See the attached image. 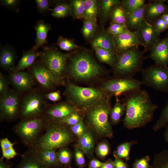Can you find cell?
<instances>
[{"instance_id": "obj_28", "label": "cell", "mask_w": 168, "mask_h": 168, "mask_svg": "<svg viewBox=\"0 0 168 168\" xmlns=\"http://www.w3.org/2000/svg\"><path fill=\"white\" fill-rule=\"evenodd\" d=\"M129 13L122 2L112 8L109 17L111 22L125 24Z\"/></svg>"}, {"instance_id": "obj_5", "label": "cell", "mask_w": 168, "mask_h": 168, "mask_svg": "<svg viewBox=\"0 0 168 168\" xmlns=\"http://www.w3.org/2000/svg\"><path fill=\"white\" fill-rule=\"evenodd\" d=\"M145 52L135 48L118 55L114 67V74L117 77L133 78L143 69Z\"/></svg>"}, {"instance_id": "obj_22", "label": "cell", "mask_w": 168, "mask_h": 168, "mask_svg": "<svg viewBox=\"0 0 168 168\" xmlns=\"http://www.w3.org/2000/svg\"><path fill=\"white\" fill-rule=\"evenodd\" d=\"M21 156L16 168H51L31 150L29 149Z\"/></svg>"}, {"instance_id": "obj_26", "label": "cell", "mask_w": 168, "mask_h": 168, "mask_svg": "<svg viewBox=\"0 0 168 168\" xmlns=\"http://www.w3.org/2000/svg\"><path fill=\"white\" fill-rule=\"evenodd\" d=\"M147 3L140 9L128 14L126 24L129 28L138 29L144 20V13Z\"/></svg>"}, {"instance_id": "obj_24", "label": "cell", "mask_w": 168, "mask_h": 168, "mask_svg": "<svg viewBox=\"0 0 168 168\" xmlns=\"http://www.w3.org/2000/svg\"><path fill=\"white\" fill-rule=\"evenodd\" d=\"M91 43L94 48L99 47L108 50L116 56L113 37L107 31L102 32L94 38Z\"/></svg>"}, {"instance_id": "obj_25", "label": "cell", "mask_w": 168, "mask_h": 168, "mask_svg": "<svg viewBox=\"0 0 168 168\" xmlns=\"http://www.w3.org/2000/svg\"><path fill=\"white\" fill-rule=\"evenodd\" d=\"M39 51L32 47L29 50L24 51L22 56L15 67L14 72L21 71L26 68L31 67L35 62L39 56Z\"/></svg>"}, {"instance_id": "obj_50", "label": "cell", "mask_w": 168, "mask_h": 168, "mask_svg": "<svg viewBox=\"0 0 168 168\" xmlns=\"http://www.w3.org/2000/svg\"><path fill=\"white\" fill-rule=\"evenodd\" d=\"M149 156H146L139 159H136L132 165L133 168H151L149 162Z\"/></svg>"}, {"instance_id": "obj_54", "label": "cell", "mask_w": 168, "mask_h": 168, "mask_svg": "<svg viewBox=\"0 0 168 168\" xmlns=\"http://www.w3.org/2000/svg\"><path fill=\"white\" fill-rule=\"evenodd\" d=\"M104 162L94 157L90 160L89 163V168H101Z\"/></svg>"}, {"instance_id": "obj_16", "label": "cell", "mask_w": 168, "mask_h": 168, "mask_svg": "<svg viewBox=\"0 0 168 168\" xmlns=\"http://www.w3.org/2000/svg\"><path fill=\"white\" fill-rule=\"evenodd\" d=\"M79 111H82L77 108L71 103L63 102L47 107L44 116L49 121L58 122L72 113Z\"/></svg>"}, {"instance_id": "obj_3", "label": "cell", "mask_w": 168, "mask_h": 168, "mask_svg": "<svg viewBox=\"0 0 168 168\" xmlns=\"http://www.w3.org/2000/svg\"><path fill=\"white\" fill-rule=\"evenodd\" d=\"M110 98H106L97 102L84 112V122L97 139L111 138L113 137L112 127L109 120L112 108Z\"/></svg>"}, {"instance_id": "obj_48", "label": "cell", "mask_w": 168, "mask_h": 168, "mask_svg": "<svg viewBox=\"0 0 168 168\" xmlns=\"http://www.w3.org/2000/svg\"><path fill=\"white\" fill-rule=\"evenodd\" d=\"M37 10L41 14H44L49 11H51V9L50 7L52 1L49 0H35Z\"/></svg>"}, {"instance_id": "obj_35", "label": "cell", "mask_w": 168, "mask_h": 168, "mask_svg": "<svg viewBox=\"0 0 168 168\" xmlns=\"http://www.w3.org/2000/svg\"><path fill=\"white\" fill-rule=\"evenodd\" d=\"M151 168H168V150L155 155Z\"/></svg>"}, {"instance_id": "obj_52", "label": "cell", "mask_w": 168, "mask_h": 168, "mask_svg": "<svg viewBox=\"0 0 168 168\" xmlns=\"http://www.w3.org/2000/svg\"><path fill=\"white\" fill-rule=\"evenodd\" d=\"M9 90L8 82L2 72L0 73V96L6 94Z\"/></svg>"}, {"instance_id": "obj_61", "label": "cell", "mask_w": 168, "mask_h": 168, "mask_svg": "<svg viewBox=\"0 0 168 168\" xmlns=\"http://www.w3.org/2000/svg\"><path fill=\"white\" fill-rule=\"evenodd\" d=\"M166 2L167 3V4L168 5V0H166Z\"/></svg>"}, {"instance_id": "obj_14", "label": "cell", "mask_w": 168, "mask_h": 168, "mask_svg": "<svg viewBox=\"0 0 168 168\" xmlns=\"http://www.w3.org/2000/svg\"><path fill=\"white\" fill-rule=\"evenodd\" d=\"M115 46L116 56L132 49L143 46L142 40L135 31L129 29L121 34L113 37Z\"/></svg>"}, {"instance_id": "obj_33", "label": "cell", "mask_w": 168, "mask_h": 168, "mask_svg": "<svg viewBox=\"0 0 168 168\" xmlns=\"http://www.w3.org/2000/svg\"><path fill=\"white\" fill-rule=\"evenodd\" d=\"M51 15L57 18H63L70 15L72 10L70 5L65 3H58L51 9Z\"/></svg>"}, {"instance_id": "obj_18", "label": "cell", "mask_w": 168, "mask_h": 168, "mask_svg": "<svg viewBox=\"0 0 168 168\" xmlns=\"http://www.w3.org/2000/svg\"><path fill=\"white\" fill-rule=\"evenodd\" d=\"M10 80L13 86L20 91H31L35 85V80L32 74L21 71L12 72Z\"/></svg>"}, {"instance_id": "obj_21", "label": "cell", "mask_w": 168, "mask_h": 168, "mask_svg": "<svg viewBox=\"0 0 168 168\" xmlns=\"http://www.w3.org/2000/svg\"><path fill=\"white\" fill-rule=\"evenodd\" d=\"M16 54L13 47L8 44L0 46V66L3 70L14 72Z\"/></svg>"}, {"instance_id": "obj_30", "label": "cell", "mask_w": 168, "mask_h": 168, "mask_svg": "<svg viewBox=\"0 0 168 168\" xmlns=\"http://www.w3.org/2000/svg\"><path fill=\"white\" fill-rule=\"evenodd\" d=\"M137 142L133 141L125 142L119 145L114 151L113 155L115 158L120 159L128 161L130 159V152L131 147Z\"/></svg>"}, {"instance_id": "obj_47", "label": "cell", "mask_w": 168, "mask_h": 168, "mask_svg": "<svg viewBox=\"0 0 168 168\" xmlns=\"http://www.w3.org/2000/svg\"><path fill=\"white\" fill-rule=\"evenodd\" d=\"M21 2L19 0H1L0 5L6 9L15 12H19V7Z\"/></svg>"}, {"instance_id": "obj_17", "label": "cell", "mask_w": 168, "mask_h": 168, "mask_svg": "<svg viewBox=\"0 0 168 168\" xmlns=\"http://www.w3.org/2000/svg\"><path fill=\"white\" fill-rule=\"evenodd\" d=\"M146 59L150 58L155 64L163 67L168 65V35L160 40L153 46Z\"/></svg>"}, {"instance_id": "obj_2", "label": "cell", "mask_w": 168, "mask_h": 168, "mask_svg": "<svg viewBox=\"0 0 168 168\" xmlns=\"http://www.w3.org/2000/svg\"><path fill=\"white\" fill-rule=\"evenodd\" d=\"M44 132L29 149L35 151L57 150L78 140L69 126L59 122L49 121Z\"/></svg>"}, {"instance_id": "obj_57", "label": "cell", "mask_w": 168, "mask_h": 168, "mask_svg": "<svg viewBox=\"0 0 168 168\" xmlns=\"http://www.w3.org/2000/svg\"><path fill=\"white\" fill-rule=\"evenodd\" d=\"M101 168H114V162L111 159H109L104 162Z\"/></svg>"}, {"instance_id": "obj_51", "label": "cell", "mask_w": 168, "mask_h": 168, "mask_svg": "<svg viewBox=\"0 0 168 168\" xmlns=\"http://www.w3.org/2000/svg\"><path fill=\"white\" fill-rule=\"evenodd\" d=\"M152 22L156 30L160 34L168 29V27L166 22L161 17Z\"/></svg>"}, {"instance_id": "obj_23", "label": "cell", "mask_w": 168, "mask_h": 168, "mask_svg": "<svg viewBox=\"0 0 168 168\" xmlns=\"http://www.w3.org/2000/svg\"><path fill=\"white\" fill-rule=\"evenodd\" d=\"M36 31L35 44L32 47L35 50L43 47L48 43L47 36L49 30L51 29V25L43 20H39L36 22L34 27Z\"/></svg>"}, {"instance_id": "obj_49", "label": "cell", "mask_w": 168, "mask_h": 168, "mask_svg": "<svg viewBox=\"0 0 168 168\" xmlns=\"http://www.w3.org/2000/svg\"><path fill=\"white\" fill-rule=\"evenodd\" d=\"M13 146H9L7 147L1 149L2 151V156L1 159H6L9 160L14 158L17 155H21L18 153L13 147Z\"/></svg>"}, {"instance_id": "obj_58", "label": "cell", "mask_w": 168, "mask_h": 168, "mask_svg": "<svg viewBox=\"0 0 168 168\" xmlns=\"http://www.w3.org/2000/svg\"><path fill=\"white\" fill-rule=\"evenodd\" d=\"M165 126L166 127L164 133V138L165 141L168 143V124Z\"/></svg>"}, {"instance_id": "obj_15", "label": "cell", "mask_w": 168, "mask_h": 168, "mask_svg": "<svg viewBox=\"0 0 168 168\" xmlns=\"http://www.w3.org/2000/svg\"><path fill=\"white\" fill-rule=\"evenodd\" d=\"M134 31L141 38L145 52L150 51L160 40V34L156 30L152 23L145 20L140 26Z\"/></svg>"}, {"instance_id": "obj_1", "label": "cell", "mask_w": 168, "mask_h": 168, "mask_svg": "<svg viewBox=\"0 0 168 168\" xmlns=\"http://www.w3.org/2000/svg\"><path fill=\"white\" fill-rule=\"evenodd\" d=\"M124 94L126 110L124 126L129 129L145 126L152 120L158 106L152 102L145 90L139 89Z\"/></svg>"}, {"instance_id": "obj_45", "label": "cell", "mask_w": 168, "mask_h": 168, "mask_svg": "<svg viewBox=\"0 0 168 168\" xmlns=\"http://www.w3.org/2000/svg\"><path fill=\"white\" fill-rule=\"evenodd\" d=\"M128 29L125 24L111 22L107 31L114 37L121 34Z\"/></svg>"}, {"instance_id": "obj_55", "label": "cell", "mask_w": 168, "mask_h": 168, "mask_svg": "<svg viewBox=\"0 0 168 168\" xmlns=\"http://www.w3.org/2000/svg\"><path fill=\"white\" fill-rule=\"evenodd\" d=\"M114 162V168H128V164L123 159L115 158Z\"/></svg>"}, {"instance_id": "obj_39", "label": "cell", "mask_w": 168, "mask_h": 168, "mask_svg": "<svg viewBox=\"0 0 168 168\" xmlns=\"http://www.w3.org/2000/svg\"><path fill=\"white\" fill-rule=\"evenodd\" d=\"M168 124V100L163 108L160 117L155 124L153 129L156 131L165 126Z\"/></svg>"}, {"instance_id": "obj_46", "label": "cell", "mask_w": 168, "mask_h": 168, "mask_svg": "<svg viewBox=\"0 0 168 168\" xmlns=\"http://www.w3.org/2000/svg\"><path fill=\"white\" fill-rule=\"evenodd\" d=\"M69 127L72 132L78 138L85 133L87 128L84 119L74 125L69 126Z\"/></svg>"}, {"instance_id": "obj_29", "label": "cell", "mask_w": 168, "mask_h": 168, "mask_svg": "<svg viewBox=\"0 0 168 168\" xmlns=\"http://www.w3.org/2000/svg\"><path fill=\"white\" fill-rule=\"evenodd\" d=\"M126 110L125 102H122L117 99L110 113V118L111 123L113 125L117 124L120 121L123 115L125 113Z\"/></svg>"}, {"instance_id": "obj_53", "label": "cell", "mask_w": 168, "mask_h": 168, "mask_svg": "<svg viewBox=\"0 0 168 168\" xmlns=\"http://www.w3.org/2000/svg\"><path fill=\"white\" fill-rule=\"evenodd\" d=\"M45 98L51 101L56 102L61 99L60 93L59 91L48 93L44 95Z\"/></svg>"}, {"instance_id": "obj_9", "label": "cell", "mask_w": 168, "mask_h": 168, "mask_svg": "<svg viewBox=\"0 0 168 168\" xmlns=\"http://www.w3.org/2000/svg\"><path fill=\"white\" fill-rule=\"evenodd\" d=\"M142 84L155 90L168 92V67L154 64L141 72Z\"/></svg>"}, {"instance_id": "obj_37", "label": "cell", "mask_w": 168, "mask_h": 168, "mask_svg": "<svg viewBox=\"0 0 168 168\" xmlns=\"http://www.w3.org/2000/svg\"><path fill=\"white\" fill-rule=\"evenodd\" d=\"M96 28V19L85 20L82 29L84 36L87 39L92 38L95 34Z\"/></svg>"}, {"instance_id": "obj_6", "label": "cell", "mask_w": 168, "mask_h": 168, "mask_svg": "<svg viewBox=\"0 0 168 168\" xmlns=\"http://www.w3.org/2000/svg\"><path fill=\"white\" fill-rule=\"evenodd\" d=\"M68 71L74 79L85 81L99 76L101 73V68L89 54L82 52L70 59Z\"/></svg>"}, {"instance_id": "obj_60", "label": "cell", "mask_w": 168, "mask_h": 168, "mask_svg": "<svg viewBox=\"0 0 168 168\" xmlns=\"http://www.w3.org/2000/svg\"><path fill=\"white\" fill-rule=\"evenodd\" d=\"M62 168H72L70 166V165L64 166Z\"/></svg>"}, {"instance_id": "obj_36", "label": "cell", "mask_w": 168, "mask_h": 168, "mask_svg": "<svg viewBox=\"0 0 168 168\" xmlns=\"http://www.w3.org/2000/svg\"><path fill=\"white\" fill-rule=\"evenodd\" d=\"M111 151L110 145L105 139H102L97 144L95 149L97 156L101 160H104L110 154Z\"/></svg>"}, {"instance_id": "obj_56", "label": "cell", "mask_w": 168, "mask_h": 168, "mask_svg": "<svg viewBox=\"0 0 168 168\" xmlns=\"http://www.w3.org/2000/svg\"><path fill=\"white\" fill-rule=\"evenodd\" d=\"M13 166L12 163L8 160L0 159V168H13Z\"/></svg>"}, {"instance_id": "obj_43", "label": "cell", "mask_w": 168, "mask_h": 168, "mask_svg": "<svg viewBox=\"0 0 168 168\" xmlns=\"http://www.w3.org/2000/svg\"><path fill=\"white\" fill-rule=\"evenodd\" d=\"M121 1L119 0H103L102 1V14L103 17H109L110 12L115 5L120 3Z\"/></svg>"}, {"instance_id": "obj_32", "label": "cell", "mask_w": 168, "mask_h": 168, "mask_svg": "<svg viewBox=\"0 0 168 168\" xmlns=\"http://www.w3.org/2000/svg\"><path fill=\"white\" fill-rule=\"evenodd\" d=\"M56 156L59 162L63 166L70 165L73 154L70 149L65 146L58 149L56 152Z\"/></svg>"}, {"instance_id": "obj_59", "label": "cell", "mask_w": 168, "mask_h": 168, "mask_svg": "<svg viewBox=\"0 0 168 168\" xmlns=\"http://www.w3.org/2000/svg\"><path fill=\"white\" fill-rule=\"evenodd\" d=\"M161 17L165 21L168 27V12L163 14Z\"/></svg>"}, {"instance_id": "obj_44", "label": "cell", "mask_w": 168, "mask_h": 168, "mask_svg": "<svg viewBox=\"0 0 168 168\" xmlns=\"http://www.w3.org/2000/svg\"><path fill=\"white\" fill-rule=\"evenodd\" d=\"M74 147V156L76 165L79 168H83L86 165L85 153L76 144Z\"/></svg>"}, {"instance_id": "obj_31", "label": "cell", "mask_w": 168, "mask_h": 168, "mask_svg": "<svg viewBox=\"0 0 168 168\" xmlns=\"http://www.w3.org/2000/svg\"><path fill=\"white\" fill-rule=\"evenodd\" d=\"M96 55L102 62L107 64L113 68L115 65L116 56L108 50L99 47L94 48Z\"/></svg>"}, {"instance_id": "obj_4", "label": "cell", "mask_w": 168, "mask_h": 168, "mask_svg": "<svg viewBox=\"0 0 168 168\" xmlns=\"http://www.w3.org/2000/svg\"><path fill=\"white\" fill-rule=\"evenodd\" d=\"M65 93L70 103L84 112L97 102L111 96L104 90L81 87L70 82L67 85Z\"/></svg>"}, {"instance_id": "obj_40", "label": "cell", "mask_w": 168, "mask_h": 168, "mask_svg": "<svg viewBox=\"0 0 168 168\" xmlns=\"http://www.w3.org/2000/svg\"><path fill=\"white\" fill-rule=\"evenodd\" d=\"M121 2L129 14L140 9L146 4L145 0H123Z\"/></svg>"}, {"instance_id": "obj_10", "label": "cell", "mask_w": 168, "mask_h": 168, "mask_svg": "<svg viewBox=\"0 0 168 168\" xmlns=\"http://www.w3.org/2000/svg\"><path fill=\"white\" fill-rule=\"evenodd\" d=\"M47 108L41 95L31 92L26 95L22 99L19 117L21 121H24L43 116Z\"/></svg>"}, {"instance_id": "obj_13", "label": "cell", "mask_w": 168, "mask_h": 168, "mask_svg": "<svg viewBox=\"0 0 168 168\" xmlns=\"http://www.w3.org/2000/svg\"><path fill=\"white\" fill-rule=\"evenodd\" d=\"M30 71L35 80L46 90H51L56 85L63 84V82L52 74L40 61L35 63L31 67Z\"/></svg>"}, {"instance_id": "obj_38", "label": "cell", "mask_w": 168, "mask_h": 168, "mask_svg": "<svg viewBox=\"0 0 168 168\" xmlns=\"http://www.w3.org/2000/svg\"><path fill=\"white\" fill-rule=\"evenodd\" d=\"M82 112L84 111L75 112L58 122L69 126L74 125L84 119V114H83Z\"/></svg>"}, {"instance_id": "obj_12", "label": "cell", "mask_w": 168, "mask_h": 168, "mask_svg": "<svg viewBox=\"0 0 168 168\" xmlns=\"http://www.w3.org/2000/svg\"><path fill=\"white\" fill-rule=\"evenodd\" d=\"M141 81L133 78L116 77L106 81L102 85L103 90L110 96L117 97L122 94L140 89Z\"/></svg>"}, {"instance_id": "obj_42", "label": "cell", "mask_w": 168, "mask_h": 168, "mask_svg": "<svg viewBox=\"0 0 168 168\" xmlns=\"http://www.w3.org/2000/svg\"><path fill=\"white\" fill-rule=\"evenodd\" d=\"M56 44L62 50L70 51L77 48V46L72 40L60 36L58 38Z\"/></svg>"}, {"instance_id": "obj_34", "label": "cell", "mask_w": 168, "mask_h": 168, "mask_svg": "<svg viewBox=\"0 0 168 168\" xmlns=\"http://www.w3.org/2000/svg\"><path fill=\"white\" fill-rule=\"evenodd\" d=\"M97 4L95 0H85L84 12L82 18L85 20L96 19Z\"/></svg>"}, {"instance_id": "obj_20", "label": "cell", "mask_w": 168, "mask_h": 168, "mask_svg": "<svg viewBox=\"0 0 168 168\" xmlns=\"http://www.w3.org/2000/svg\"><path fill=\"white\" fill-rule=\"evenodd\" d=\"M166 0L151 1L147 3L144 13L145 20L152 22L168 12V5Z\"/></svg>"}, {"instance_id": "obj_27", "label": "cell", "mask_w": 168, "mask_h": 168, "mask_svg": "<svg viewBox=\"0 0 168 168\" xmlns=\"http://www.w3.org/2000/svg\"><path fill=\"white\" fill-rule=\"evenodd\" d=\"M56 150H50L41 151H32L51 168H62L63 166L59 162L57 159L56 154Z\"/></svg>"}, {"instance_id": "obj_8", "label": "cell", "mask_w": 168, "mask_h": 168, "mask_svg": "<svg viewBox=\"0 0 168 168\" xmlns=\"http://www.w3.org/2000/svg\"><path fill=\"white\" fill-rule=\"evenodd\" d=\"M39 51L40 61L54 76L63 82V76L70 54L61 53L53 46L45 45Z\"/></svg>"}, {"instance_id": "obj_11", "label": "cell", "mask_w": 168, "mask_h": 168, "mask_svg": "<svg viewBox=\"0 0 168 168\" xmlns=\"http://www.w3.org/2000/svg\"><path fill=\"white\" fill-rule=\"evenodd\" d=\"M21 103L20 96L16 91L9 90L0 96V119L12 121L19 117Z\"/></svg>"}, {"instance_id": "obj_7", "label": "cell", "mask_w": 168, "mask_h": 168, "mask_svg": "<svg viewBox=\"0 0 168 168\" xmlns=\"http://www.w3.org/2000/svg\"><path fill=\"white\" fill-rule=\"evenodd\" d=\"M49 121L44 116L21 121L13 126L12 130L23 144L30 148L44 131Z\"/></svg>"}, {"instance_id": "obj_19", "label": "cell", "mask_w": 168, "mask_h": 168, "mask_svg": "<svg viewBox=\"0 0 168 168\" xmlns=\"http://www.w3.org/2000/svg\"><path fill=\"white\" fill-rule=\"evenodd\" d=\"M97 140L92 131L87 128L85 133L78 138L75 144L79 147L90 159L94 157L96 141Z\"/></svg>"}, {"instance_id": "obj_41", "label": "cell", "mask_w": 168, "mask_h": 168, "mask_svg": "<svg viewBox=\"0 0 168 168\" xmlns=\"http://www.w3.org/2000/svg\"><path fill=\"white\" fill-rule=\"evenodd\" d=\"M85 2V0H74L71 1L70 6L76 17L82 18L84 12Z\"/></svg>"}]
</instances>
